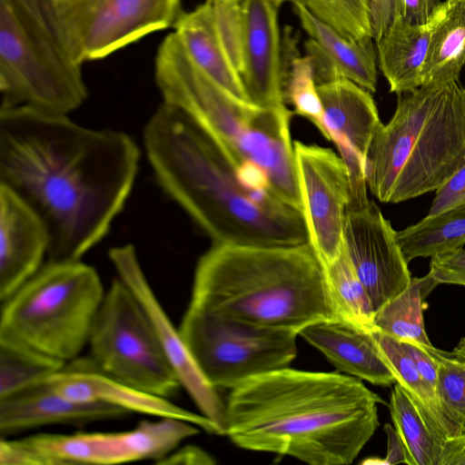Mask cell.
I'll list each match as a JSON object with an SVG mask.
<instances>
[{"label": "cell", "instance_id": "cell-38", "mask_svg": "<svg viewBox=\"0 0 465 465\" xmlns=\"http://www.w3.org/2000/svg\"><path fill=\"white\" fill-rule=\"evenodd\" d=\"M440 0H401V18L411 25H427L440 13Z\"/></svg>", "mask_w": 465, "mask_h": 465}, {"label": "cell", "instance_id": "cell-40", "mask_svg": "<svg viewBox=\"0 0 465 465\" xmlns=\"http://www.w3.org/2000/svg\"><path fill=\"white\" fill-rule=\"evenodd\" d=\"M158 463L160 464H213L214 460L208 453L195 446L176 448Z\"/></svg>", "mask_w": 465, "mask_h": 465}, {"label": "cell", "instance_id": "cell-42", "mask_svg": "<svg viewBox=\"0 0 465 465\" xmlns=\"http://www.w3.org/2000/svg\"><path fill=\"white\" fill-rule=\"evenodd\" d=\"M440 465H465V431L443 441Z\"/></svg>", "mask_w": 465, "mask_h": 465}, {"label": "cell", "instance_id": "cell-7", "mask_svg": "<svg viewBox=\"0 0 465 465\" xmlns=\"http://www.w3.org/2000/svg\"><path fill=\"white\" fill-rule=\"evenodd\" d=\"M1 106L68 114L86 100L52 0H0Z\"/></svg>", "mask_w": 465, "mask_h": 465}, {"label": "cell", "instance_id": "cell-28", "mask_svg": "<svg viewBox=\"0 0 465 465\" xmlns=\"http://www.w3.org/2000/svg\"><path fill=\"white\" fill-rule=\"evenodd\" d=\"M397 240L408 262L464 247L465 205L437 215H427L397 232Z\"/></svg>", "mask_w": 465, "mask_h": 465}, {"label": "cell", "instance_id": "cell-44", "mask_svg": "<svg viewBox=\"0 0 465 465\" xmlns=\"http://www.w3.org/2000/svg\"><path fill=\"white\" fill-rule=\"evenodd\" d=\"M274 8L277 10L280 9V7L282 5L283 3L290 1L293 2L294 0H267Z\"/></svg>", "mask_w": 465, "mask_h": 465}, {"label": "cell", "instance_id": "cell-24", "mask_svg": "<svg viewBox=\"0 0 465 465\" xmlns=\"http://www.w3.org/2000/svg\"><path fill=\"white\" fill-rule=\"evenodd\" d=\"M371 333L396 383L416 405L432 432L443 441L463 433L465 420L452 411L421 377L402 342L378 331Z\"/></svg>", "mask_w": 465, "mask_h": 465}, {"label": "cell", "instance_id": "cell-25", "mask_svg": "<svg viewBox=\"0 0 465 465\" xmlns=\"http://www.w3.org/2000/svg\"><path fill=\"white\" fill-rule=\"evenodd\" d=\"M431 23L414 25L399 17L375 43L379 66L391 93L400 94L422 85Z\"/></svg>", "mask_w": 465, "mask_h": 465}, {"label": "cell", "instance_id": "cell-2", "mask_svg": "<svg viewBox=\"0 0 465 465\" xmlns=\"http://www.w3.org/2000/svg\"><path fill=\"white\" fill-rule=\"evenodd\" d=\"M380 403L353 376L285 367L230 390L225 435L249 450L311 465H349L379 427Z\"/></svg>", "mask_w": 465, "mask_h": 465}, {"label": "cell", "instance_id": "cell-27", "mask_svg": "<svg viewBox=\"0 0 465 465\" xmlns=\"http://www.w3.org/2000/svg\"><path fill=\"white\" fill-rule=\"evenodd\" d=\"M436 285L429 273L422 278H411L401 292L375 312L373 331L401 341L431 345L425 331L423 299Z\"/></svg>", "mask_w": 465, "mask_h": 465}, {"label": "cell", "instance_id": "cell-6", "mask_svg": "<svg viewBox=\"0 0 465 465\" xmlns=\"http://www.w3.org/2000/svg\"><path fill=\"white\" fill-rule=\"evenodd\" d=\"M465 163V88L431 83L397 94V106L369 146L367 186L381 203L435 192Z\"/></svg>", "mask_w": 465, "mask_h": 465}, {"label": "cell", "instance_id": "cell-41", "mask_svg": "<svg viewBox=\"0 0 465 465\" xmlns=\"http://www.w3.org/2000/svg\"><path fill=\"white\" fill-rule=\"evenodd\" d=\"M384 430L388 438V450L386 458L382 463H405L407 465H411L406 448L395 428H392L390 424H386Z\"/></svg>", "mask_w": 465, "mask_h": 465}, {"label": "cell", "instance_id": "cell-36", "mask_svg": "<svg viewBox=\"0 0 465 465\" xmlns=\"http://www.w3.org/2000/svg\"><path fill=\"white\" fill-rule=\"evenodd\" d=\"M465 205V163L435 191L428 216Z\"/></svg>", "mask_w": 465, "mask_h": 465}, {"label": "cell", "instance_id": "cell-13", "mask_svg": "<svg viewBox=\"0 0 465 465\" xmlns=\"http://www.w3.org/2000/svg\"><path fill=\"white\" fill-rule=\"evenodd\" d=\"M309 242L323 266L340 255L351 189L348 168L331 149L293 142Z\"/></svg>", "mask_w": 465, "mask_h": 465}, {"label": "cell", "instance_id": "cell-14", "mask_svg": "<svg viewBox=\"0 0 465 465\" xmlns=\"http://www.w3.org/2000/svg\"><path fill=\"white\" fill-rule=\"evenodd\" d=\"M173 29L199 68L236 98L250 102L241 77L243 25L238 0H205L183 11Z\"/></svg>", "mask_w": 465, "mask_h": 465}, {"label": "cell", "instance_id": "cell-4", "mask_svg": "<svg viewBox=\"0 0 465 465\" xmlns=\"http://www.w3.org/2000/svg\"><path fill=\"white\" fill-rule=\"evenodd\" d=\"M189 305L297 335L312 323L341 319L324 267L310 242L213 244L197 262Z\"/></svg>", "mask_w": 465, "mask_h": 465}, {"label": "cell", "instance_id": "cell-19", "mask_svg": "<svg viewBox=\"0 0 465 465\" xmlns=\"http://www.w3.org/2000/svg\"><path fill=\"white\" fill-rule=\"evenodd\" d=\"M241 77L251 103L285 107V78L278 11L267 0H243Z\"/></svg>", "mask_w": 465, "mask_h": 465}, {"label": "cell", "instance_id": "cell-39", "mask_svg": "<svg viewBox=\"0 0 465 465\" xmlns=\"http://www.w3.org/2000/svg\"><path fill=\"white\" fill-rule=\"evenodd\" d=\"M421 377L437 391L438 368L425 345L416 341H401Z\"/></svg>", "mask_w": 465, "mask_h": 465}, {"label": "cell", "instance_id": "cell-18", "mask_svg": "<svg viewBox=\"0 0 465 465\" xmlns=\"http://www.w3.org/2000/svg\"><path fill=\"white\" fill-rule=\"evenodd\" d=\"M53 388L63 396L79 402H101L154 418H173L190 422L217 435L223 430L203 414L192 412L169 399L135 389L101 370L90 356L66 362L49 378Z\"/></svg>", "mask_w": 465, "mask_h": 465}, {"label": "cell", "instance_id": "cell-10", "mask_svg": "<svg viewBox=\"0 0 465 465\" xmlns=\"http://www.w3.org/2000/svg\"><path fill=\"white\" fill-rule=\"evenodd\" d=\"M199 429L181 420L158 418L124 431L1 438L0 465H113L147 460L158 463Z\"/></svg>", "mask_w": 465, "mask_h": 465}, {"label": "cell", "instance_id": "cell-34", "mask_svg": "<svg viewBox=\"0 0 465 465\" xmlns=\"http://www.w3.org/2000/svg\"><path fill=\"white\" fill-rule=\"evenodd\" d=\"M425 347L437 363L438 394L452 411L465 420V361L432 344Z\"/></svg>", "mask_w": 465, "mask_h": 465}, {"label": "cell", "instance_id": "cell-3", "mask_svg": "<svg viewBox=\"0 0 465 465\" xmlns=\"http://www.w3.org/2000/svg\"><path fill=\"white\" fill-rule=\"evenodd\" d=\"M147 159L164 191L213 244L309 242L302 212L267 190L246 187L237 165L190 115L163 102L143 132Z\"/></svg>", "mask_w": 465, "mask_h": 465}, {"label": "cell", "instance_id": "cell-43", "mask_svg": "<svg viewBox=\"0 0 465 465\" xmlns=\"http://www.w3.org/2000/svg\"><path fill=\"white\" fill-rule=\"evenodd\" d=\"M456 359L465 361V337L461 338L450 352Z\"/></svg>", "mask_w": 465, "mask_h": 465}, {"label": "cell", "instance_id": "cell-23", "mask_svg": "<svg viewBox=\"0 0 465 465\" xmlns=\"http://www.w3.org/2000/svg\"><path fill=\"white\" fill-rule=\"evenodd\" d=\"M299 335L340 371L378 386L389 387L396 383L371 331L338 319L312 323Z\"/></svg>", "mask_w": 465, "mask_h": 465}, {"label": "cell", "instance_id": "cell-20", "mask_svg": "<svg viewBox=\"0 0 465 465\" xmlns=\"http://www.w3.org/2000/svg\"><path fill=\"white\" fill-rule=\"evenodd\" d=\"M127 414V411L106 403L72 401L57 392L47 379L0 398V436L13 438L41 427L81 426Z\"/></svg>", "mask_w": 465, "mask_h": 465}, {"label": "cell", "instance_id": "cell-29", "mask_svg": "<svg viewBox=\"0 0 465 465\" xmlns=\"http://www.w3.org/2000/svg\"><path fill=\"white\" fill-rule=\"evenodd\" d=\"M390 411L411 465H440L443 440L432 432L416 405L397 383L391 393Z\"/></svg>", "mask_w": 465, "mask_h": 465}, {"label": "cell", "instance_id": "cell-15", "mask_svg": "<svg viewBox=\"0 0 465 465\" xmlns=\"http://www.w3.org/2000/svg\"><path fill=\"white\" fill-rule=\"evenodd\" d=\"M343 245L365 287L374 312L401 292L411 276L392 228L373 201L347 210Z\"/></svg>", "mask_w": 465, "mask_h": 465}, {"label": "cell", "instance_id": "cell-45", "mask_svg": "<svg viewBox=\"0 0 465 465\" xmlns=\"http://www.w3.org/2000/svg\"><path fill=\"white\" fill-rule=\"evenodd\" d=\"M239 1H240L241 3H242V2H243V0H239Z\"/></svg>", "mask_w": 465, "mask_h": 465}, {"label": "cell", "instance_id": "cell-22", "mask_svg": "<svg viewBox=\"0 0 465 465\" xmlns=\"http://www.w3.org/2000/svg\"><path fill=\"white\" fill-rule=\"evenodd\" d=\"M49 237L35 212L0 185V300L9 297L43 265Z\"/></svg>", "mask_w": 465, "mask_h": 465}, {"label": "cell", "instance_id": "cell-5", "mask_svg": "<svg viewBox=\"0 0 465 465\" xmlns=\"http://www.w3.org/2000/svg\"><path fill=\"white\" fill-rule=\"evenodd\" d=\"M154 78L163 102L195 120L238 166L252 162L267 173L271 192L302 212L286 106L268 108L240 100L189 57L174 32L160 44Z\"/></svg>", "mask_w": 465, "mask_h": 465}, {"label": "cell", "instance_id": "cell-30", "mask_svg": "<svg viewBox=\"0 0 465 465\" xmlns=\"http://www.w3.org/2000/svg\"><path fill=\"white\" fill-rule=\"evenodd\" d=\"M65 362L0 337V398L45 381Z\"/></svg>", "mask_w": 465, "mask_h": 465}, {"label": "cell", "instance_id": "cell-21", "mask_svg": "<svg viewBox=\"0 0 465 465\" xmlns=\"http://www.w3.org/2000/svg\"><path fill=\"white\" fill-rule=\"evenodd\" d=\"M292 5L301 26L309 36L304 48L317 85L347 79L371 93L376 92L377 54L373 39L350 40L302 5Z\"/></svg>", "mask_w": 465, "mask_h": 465}, {"label": "cell", "instance_id": "cell-11", "mask_svg": "<svg viewBox=\"0 0 465 465\" xmlns=\"http://www.w3.org/2000/svg\"><path fill=\"white\" fill-rule=\"evenodd\" d=\"M209 382L232 389L262 373L289 367L297 334L227 320L188 305L178 327Z\"/></svg>", "mask_w": 465, "mask_h": 465}, {"label": "cell", "instance_id": "cell-1", "mask_svg": "<svg viewBox=\"0 0 465 465\" xmlns=\"http://www.w3.org/2000/svg\"><path fill=\"white\" fill-rule=\"evenodd\" d=\"M140 151L117 130L90 129L25 105L0 109V185L45 223L47 262L80 261L109 232L138 172Z\"/></svg>", "mask_w": 465, "mask_h": 465}, {"label": "cell", "instance_id": "cell-32", "mask_svg": "<svg viewBox=\"0 0 465 465\" xmlns=\"http://www.w3.org/2000/svg\"><path fill=\"white\" fill-rule=\"evenodd\" d=\"M294 43L292 40L287 43V59L283 60L285 100L293 105L294 114L311 121L327 139L322 104L311 59L306 54L301 55Z\"/></svg>", "mask_w": 465, "mask_h": 465}, {"label": "cell", "instance_id": "cell-35", "mask_svg": "<svg viewBox=\"0 0 465 465\" xmlns=\"http://www.w3.org/2000/svg\"><path fill=\"white\" fill-rule=\"evenodd\" d=\"M428 273L437 284L465 286V248L431 256Z\"/></svg>", "mask_w": 465, "mask_h": 465}, {"label": "cell", "instance_id": "cell-33", "mask_svg": "<svg viewBox=\"0 0 465 465\" xmlns=\"http://www.w3.org/2000/svg\"><path fill=\"white\" fill-rule=\"evenodd\" d=\"M350 40L371 37L369 0H294Z\"/></svg>", "mask_w": 465, "mask_h": 465}, {"label": "cell", "instance_id": "cell-37", "mask_svg": "<svg viewBox=\"0 0 465 465\" xmlns=\"http://www.w3.org/2000/svg\"><path fill=\"white\" fill-rule=\"evenodd\" d=\"M372 39L376 43L401 17V0H369Z\"/></svg>", "mask_w": 465, "mask_h": 465}, {"label": "cell", "instance_id": "cell-9", "mask_svg": "<svg viewBox=\"0 0 465 465\" xmlns=\"http://www.w3.org/2000/svg\"><path fill=\"white\" fill-rule=\"evenodd\" d=\"M87 345L101 370L135 389L169 399L181 388L148 313L118 277L104 293Z\"/></svg>", "mask_w": 465, "mask_h": 465}, {"label": "cell", "instance_id": "cell-17", "mask_svg": "<svg viewBox=\"0 0 465 465\" xmlns=\"http://www.w3.org/2000/svg\"><path fill=\"white\" fill-rule=\"evenodd\" d=\"M322 104L327 139L334 143L351 181L350 208L369 203L365 175L366 155L381 124L371 92L347 79L317 85Z\"/></svg>", "mask_w": 465, "mask_h": 465}, {"label": "cell", "instance_id": "cell-16", "mask_svg": "<svg viewBox=\"0 0 465 465\" xmlns=\"http://www.w3.org/2000/svg\"><path fill=\"white\" fill-rule=\"evenodd\" d=\"M109 258L117 277L130 288L148 313L181 387L190 395L200 413L216 423L225 435V402L203 373L178 328L174 327L160 303L142 269L134 247L131 244L114 247L110 250Z\"/></svg>", "mask_w": 465, "mask_h": 465}, {"label": "cell", "instance_id": "cell-26", "mask_svg": "<svg viewBox=\"0 0 465 465\" xmlns=\"http://www.w3.org/2000/svg\"><path fill=\"white\" fill-rule=\"evenodd\" d=\"M465 65V0H445L431 23L422 85L458 81Z\"/></svg>", "mask_w": 465, "mask_h": 465}, {"label": "cell", "instance_id": "cell-8", "mask_svg": "<svg viewBox=\"0 0 465 465\" xmlns=\"http://www.w3.org/2000/svg\"><path fill=\"white\" fill-rule=\"evenodd\" d=\"M104 293L92 266L46 262L1 302L0 337L66 363L88 344Z\"/></svg>", "mask_w": 465, "mask_h": 465}, {"label": "cell", "instance_id": "cell-31", "mask_svg": "<svg viewBox=\"0 0 465 465\" xmlns=\"http://www.w3.org/2000/svg\"><path fill=\"white\" fill-rule=\"evenodd\" d=\"M323 267L341 319L368 331H373L375 312L371 301L344 245L338 258Z\"/></svg>", "mask_w": 465, "mask_h": 465}, {"label": "cell", "instance_id": "cell-12", "mask_svg": "<svg viewBox=\"0 0 465 465\" xmlns=\"http://www.w3.org/2000/svg\"><path fill=\"white\" fill-rule=\"evenodd\" d=\"M77 63L100 60L148 35L173 28L182 0H52Z\"/></svg>", "mask_w": 465, "mask_h": 465}]
</instances>
